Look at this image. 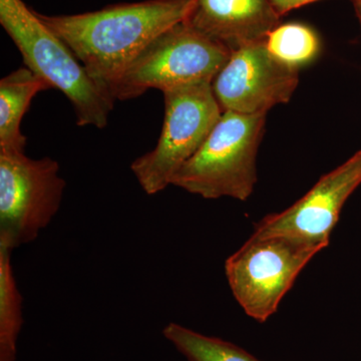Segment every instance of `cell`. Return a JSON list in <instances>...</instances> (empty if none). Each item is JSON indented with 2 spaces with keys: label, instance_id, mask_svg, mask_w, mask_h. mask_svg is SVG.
Listing matches in <instances>:
<instances>
[{
  "label": "cell",
  "instance_id": "cell-6",
  "mask_svg": "<svg viewBox=\"0 0 361 361\" xmlns=\"http://www.w3.org/2000/svg\"><path fill=\"white\" fill-rule=\"evenodd\" d=\"M165 116L155 148L130 165L145 193L153 196L170 186L173 178L201 148L222 116L212 84L185 85L163 92Z\"/></svg>",
  "mask_w": 361,
  "mask_h": 361
},
{
  "label": "cell",
  "instance_id": "cell-13",
  "mask_svg": "<svg viewBox=\"0 0 361 361\" xmlns=\"http://www.w3.org/2000/svg\"><path fill=\"white\" fill-rule=\"evenodd\" d=\"M163 334L188 361H260L232 342L205 336L179 323H169Z\"/></svg>",
  "mask_w": 361,
  "mask_h": 361
},
{
  "label": "cell",
  "instance_id": "cell-7",
  "mask_svg": "<svg viewBox=\"0 0 361 361\" xmlns=\"http://www.w3.org/2000/svg\"><path fill=\"white\" fill-rule=\"evenodd\" d=\"M59 170L49 157L0 151V248L13 251L32 243L51 224L66 186Z\"/></svg>",
  "mask_w": 361,
  "mask_h": 361
},
{
  "label": "cell",
  "instance_id": "cell-10",
  "mask_svg": "<svg viewBox=\"0 0 361 361\" xmlns=\"http://www.w3.org/2000/svg\"><path fill=\"white\" fill-rule=\"evenodd\" d=\"M279 20L270 0H196L185 23L232 52L265 42Z\"/></svg>",
  "mask_w": 361,
  "mask_h": 361
},
{
  "label": "cell",
  "instance_id": "cell-3",
  "mask_svg": "<svg viewBox=\"0 0 361 361\" xmlns=\"http://www.w3.org/2000/svg\"><path fill=\"white\" fill-rule=\"evenodd\" d=\"M266 115L223 111L201 148L178 171L171 185L204 199L248 200L257 183L256 158Z\"/></svg>",
  "mask_w": 361,
  "mask_h": 361
},
{
  "label": "cell",
  "instance_id": "cell-12",
  "mask_svg": "<svg viewBox=\"0 0 361 361\" xmlns=\"http://www.w3.org/2000/svg\"><path fill=\"white\" fill-rule=\"evenodd\" d=\"M13 251L0 248V361H16L23 326V297L11 264Z\"/></svg>",
  "mask_w": 361,
  "mask_h": 361
},
{
  "label": "cell",
  "instance_id": "cell-4",
  "mask_svg": "<svg viewBox=\"0 0 361 361\" xmlns=\"http://www.w3.org/2000/svg\"><path fill=\"white\" fill-rule=\"evenodd\" d=\"M231 51L197 32L185 21L151 42L109 87L115 101L161 92L185 85L211 82L229 61Z\"/></svg>",
  "mask_w": 361,
  "mask_h": 361
},
{
  "label": "cell",
  "instance_id": "cell-8",
  "mask_svg": "<svg viewBox=\"0 0 361 361\" xmlns=\"http://www.w3.org/2000/svg\"><path fill=\"white\" fill-rule=\"evenodd\" d=\"M298 71L275 58L265 42L246 45L231 52L214 78V96L222 111L267 114L290 101L298 85Z\"/></svg>",
  "mask_w": 361,
  "mask_h": 361
},
{
  "label": "cell",
  "instance_id": "cell-9",
  "mask_svg": "<svg viewBox=\"0 0 361 361\" xmlns=\"http://www.w3.org/2000/svg\"><path fill=\"white\" fill-rule=\"evenodd\" d=\"M360 184L361 151H358L320 178L300 200L256 223L253 235H287L327 247L344 204Z\"/></svg>",
  "mask_w": 361,
  "mask_h": 361
},
{
  "label": "cell",
  "instance_id": "cell-15",
  "mask_svg": "<svg viewBox=\"0 0 361 361\" xmlns=\"http://www.w3.org/2000/svg\"><path fill=\"white\" fill-rule=\"evenodd\" d=\"M270 1L277 13L282 16L293 9L312 4V2L319 1V0H270Z\"/></svg>",
  "mask_w": 361,
  "mask_h": 361
},
{
  "label": "cell",
  "instance_id": "cell-1",
  "mask_svg": "<svg viewBox=\"0 0 361 361\" xmlns=\"http://www.w3.org/2000/svg\"><path fill=\"white\" fill-rule=\"evenodd\" d=\"M195 1L145 0L71 16L37 14L70 47L90 77L109 90L152 40L186 20Z\"/></svg>",
  "mask_w": 361,
  "mask_h": 361
},
{
  "label": "cell",
  "instance_id": "cell-5",
  "mask_svg": "<svg viewBox=\"0 0 361 361\" xmlns=\"http://www.w3.org/2000/svg\"><path fill=\"white\" fill-rule=\"evenodd\" d=\"M324 248L287 235L252 234L225 262L233 296L252 319L267 322L301 271Z\"/></svg>",
  "mask_w": 361,
  "mask_h": 361
},
{
  "label": "cell",
  "instance_id": "cell-2",
  "mask_svg": "<svg viewBox=\"0 0 361 361\" xmlns=\"http://www.w3.org/2000/svg\"><path fill=\"white\" fill-rule=\"evenodd\" d=\"M0 25L20 51L25 68L71 102L78 127L106 128L115 99L37 11L23 0H0Z\"/></svg>",
  "mask_w": 361,
  "mask_h": 361
},
{
  "label": "cell",
  "instance_id": "cell-16",
  "mask_svg": "<svg viewBox=\"0 0 361 361\" xmlns=\"http://www.w3.org/2000/svg\"><path fill=\"white\" fill-rule=\"evenodd\" d=\"M353 4H355L356 14H357L361 25V0H353Z\"/></svg>",
  "mask_w": 361,
  "mask_h": 361
},
{
  "label": "cell",
  "instance_id": "cell-11",
  "mask_svg": "<svg viewBox=\"0 0 361 361\" xmlns=\"http://www.w3.org/2000/svg\"><path fill=\"white\" fill-rule=\"evenodd\" d=\"M42 78L20 68L0 80V151L25 152L21 122L33 97L49 90Z\"/></svg>",
  "mask_w": 361,
  "mask_h": 361
},
{
  "label": "cell",
  "instance_id": "cell-14",
  "mask_svg": "<svg viewBox=\"0 0 361 361\" xmlns=\"http://www.w3.org/2000/svg\"><path fill=\"white\" fill-rule=\"evenodd\" d=\"M265 44L275 58L298 70L314 61L320 51L317 35L301 23L278 25L268 35Z\"/></svg>",
  "mask_w": 361,
  "mask_h": 361
}]
</instances>
